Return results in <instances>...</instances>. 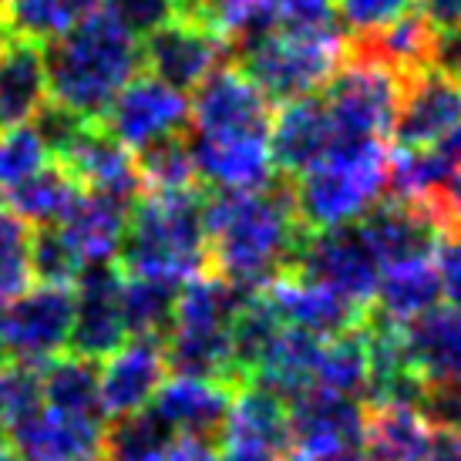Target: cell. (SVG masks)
I'll use <instances>...</instances> for the list:
<instances>
[{
    "label": "cell",
    "mask_w": 461,
    "mask_h": 461,
    "mask_svg": "<svg viewBox=\"0 0 461 461\" xmlns=\"http://www.w3.org/2000/svg\"><path fill=\"white\" fill-rule=\"evenodd\" d=\"M307 232L296 216L294 185L286 176L263 189L205 199L209 263L243 294H257L269 280L290 273Z\"/></svg>",
    "instance_id": "obj_1"
},
{
    "label": "cell",
    "mask_w": 461,
    "mask_h": 461,
    "mask_svg": "<svg viewBox=\"0 0 461 461\" xmlns=\"http://www.w3.org/2000/svg\"><path fill=\"white\" fill-rule=\"evenodd\" d=\"M48 95L88 122H102L108 104L139 75L141 44L112 7H95L58 38L44 41Z\"/></svg>",
    "instance_id": "obj_2"
},
{
    "label": "cell",
    "mask_w": 461,
    "mask_h": 461,
    "mask_svg": "<svg viewBox=\"0 0 461 461\" xmlns=\"http://www.w3.org/2000/svg\"><path fill=\"white\" fill-rule=\"evenodd\" d=\"M118 259L135 276H158L172 283L203 273L209 263L203 189L149 193L139 199L131 205Z\"/></svg>",
    "instance_id": "obj_3"
},
{
    "label": "cell",
    "mask_w": 461,
    "mask_h": 461,
    "mask_svg": "<svg viewBox=\"0 0 461 461\" xmlns=\"http://www.w3.org/2000/svg\"><path fill=\"white\" fill-rule=\"evenodd\" d=\"M246 296L249 294L236 290L219 273H195L182 280L172 330L166 337V360L172 374L243 387L232 364V321Z\"/></svg>",
    "instance_id": "obj_4"
},
{
    "label": "cell",
    "mask_w": 461,
    "mask_h": 461,
    "mask_svg": "<svg viewBox=\"0 0 461 461\" xmlns=\"http://www.w3.org/2000/svg\"><path fill=\"white\" fill-rule=\"evenodd\" d=\"M387 158L384 141H347L333 139L330 152L317 166L290 179L300 222L313 230H330L357 222L367 209L381 203L387 189Z\"/></svg>",
    "instance_id": "obj_5"
},
{
    "label": "cell",
    "mask_w": 461,
    "mask_h": 461,
    "mask_svg": "<svg viewBox=\"0 0 461 461\" xmlns=\"http://www.w3.org/2000/svg\"><path fill=\"white\" fill-rule=\"evenodd\" d=\"M240 65L269 102L317 91L344 65L340 31H269L240 48Z\"/></svg>",
    "instance_id": "obj_6"
},
{
    "label": "cell",
    "mask_w": 461,
    "mask_h": 461,
    "mask_svg": "<svg viewBox=\"0 0 461 461\" xmlns=\"http://www.w3.org/2000/svg\"><path fill=\"white\" fill-rule=\"evenodd\" d=\"M404 77L391 68L344 51V65L327 81L323 104L330 112L333 135L347 141H384L391 135Z\"/></svg>",
    "instance_id": "obj_7"
},
{
    "label": "cell",
    "mask_w": 461,
    "mask_h": 461,
    "mask_svg": "<svg viewBox=\"0 0 461 461\" xmlns=\"http://www.w3.org/2000/svg\"><path fill=\"white\" fill-rule=\"evenodd\" d=\"M290 273L323 283L347 300H354L357 307H367L374 300L377 280H381V263L357 222H347V226L307 232Z\"/></svg>",
    "instance_id": "obj_8"
},
{
    "label": "cell",
    "mask_w": 461,
    "mask_h": 461,
    "mask_svg": "<svg viewBox=\"0 0 461 461\" xmlns=\"http://www.w3.org/2000/svg\"><path fill=\"white\" fill-rule=\"evenodd\" d=\"M230 54L232 44L216 27L185 11L152 31L141 44V61L152 68V75L179 91L199 88L212 71L226 68Z\"/></svg>",
    "instance_id": "obj_9"
},
{
    "label": "cell",
    "mask_w": 461,
    "mask_h": 461,
    "mask_svg": "<svg viewBox=\"0 0 461 461\" xmlns=\"http://www.w3.org/2000/svg\"><path fill=\"white\" fill-rule=\"evenodd\" d=\"M75 296L68 286L41 283L34 290L17 294L0 313V330L7 354L24 364H48L71 340Z\"/></svg>",
    "instance_id": "obj_10"
},
{
    "label": "cell",
    "mask_w": 461,
    "mask_h": 461,
    "mask_svg": "<svg viewBox=\"0 0 461 461\" xmlns=\"http://www.w3.org/2000/svg\"><path fill=\"white\" fill-rule=\"evenodd\" d=\"M189 98L185 91L166 85L155 75H135L115 95L102 115V125L115 135L129 152H141L145 145L168 139L189 125Z\"/></svg>",
    "instance_id": "obj_11"
},
{
    "label": "cell",
    "mask_w": 461,
    "mask_h": 461,
    "mask_svg": "<svg viewBox=\"0 0 461 461\" xmlns=\"http://www.w3.org/2000/svg\"><path fill=\"white\" fill-rule=\"evenodd\" d=\"M189 125L195 135H269L273 102L243 68H219L195 88Z\"/></svg>",
    "instance_id": "obj_12"
},
{
    "label": "cell",
    "mask_w": 461,
    "mask_h": 461,
    "mask_svg": "<svg viewBox=\"0 0 461 461\" xmlns=\"http://www.w3.org/2000/svg\"><path fill=\"white\" fill-rule=\"evenodd\" d=\"M461 129V81L428 65L404 77L394 115L397 149H424Z\"/></svg>",
    "instance_id": "obj_13"
},
{
    "label": "cell",
    "mask_w": 461,
    "mask_h": 461,
    "mask_svg": "<svg viewBox=\"0 0 461 461\" xmlns=\"http://www.w3.org/2000/svg\"><path fill=\"white\" fill-rule=\"evenodd\" d=\"M257 296L273 310V317L283 327L307 330L321 340L354 330L364 317V310H367L340 296L330 286H323V283L300 276V273H283L276 280H269L263 290H257Z\"/></svg>",
    "instance_id": "obj_14"
},
{
    "label": "cell",
    "mask_w": 461,
    "mask_h": 461,
    "mask_svg": "<svg viewBox=\"0 0 461 461\" xmlns=\"http://www.w3.org/2000/svg\"><path fill=\"white\" fill-rule=\"evenodd\" d=\"M125 313H122V273L112 263L85 267L77 276L75 321H71V354L104 360L125 344Z\"/></svg>",
    "instance_id": "obj_15"
},
{
    "label": "cell",
    "mask_w": 461,
    "mask_h": 461,
    "mask_svg": "<svg viewBox=\"0 0 461 461\" xmlns=\"http://www.w3.org/2000/svg\"><path fill=\"white\" fill-rule=\"evenodd\" d=\"M58 162L75 176V182L88 193L115 195L122 203L135 205L145 193L135 155L104 129L102 122H85L71 145L58 155Z\"/></svg>",
    "instance_id": "obj_16"
},
{
    "label": "cell",
    "mask_w": 461,
    "mask_h": 461,
    "mask_svg": "<svg viewBox=\"0 0 461 461\" xmlns=\"http://www.w3.org/2000/svg\"><path fill=\"white\" fill-rule=\"evenodd\" d=\"M199 182L219 193H246L273 182L269 135H195L189 131Z\"/></svg>",
    "instance_id": "obj_17"
},
{
    "label": "cell",
    "mask_w": 461,
    "mask_h": 461,
    "mask_svg": "<svg viewBox=\"0 0 461 461\" xmlns=\"http://www.w3.org/2000/svg\"><path fill=\"white\" fill-rule=\"evenodd\" d=\"M367 408L357 397L333 394L313 387L307 394L290 401V455H313V451L360 445L364 441Z\"/></svg>",
    "instance_id": "obj_18"
},
{
    "label": "cell",
    "mask_w": 461,
    "mask_h": 461,
    "mask_svg": "<svg viewBox=\"0 0 461 461\" xmlns=\"http://www.w3.org/2000/svg\"><path fill=\"white\" fill-rule=\"evenodd\" d=\"M168 360L162 340H125L104 357V367L98 371V391L102 408L108 418H122L131 411H141L152 404L158 387L166 381Z\"/></svg>",
    "instance_id": "obj_19"
},
{
    "label": "cell",
    "mask_w": 461,
    "mask_h": 461,
    "mask_svg": "<svg viewBox=\"0 0 461 461\" xmlns=\"http://www.w3.org/2000/svg\"><path fill=\"white\" fill-rule=\"evenodd\" d=\"M333 122L321 95H303L280 104L269 125V149L273 166L286 179H294L310 166H317L333 145Z\"/></svg>",
    "instance_id": "obj_20"
},
{
    "label": "cell",
    "mask_w": 461,
    "mask_h": 461,
    "mask_svg": "<svg viewBox=\"0 0 461 461\" xmlns=\"http://www.w3.org/2000/svg\"><path fill=\"white\" fill-rule=\"evenodd\" d=\"M232 384L209 381V377H185L176 374L162 381L158 394L152 397V408L162 414V421L179 438H203L212 441L222 435L232 404Z\"/></svg>",
    "instance_id": "obj_21"
},
{
    "label": "cell",
    "mask_w": 461,
    "mask_h": 461,
    "mask_svg": "<svg viewBox=\"0 0 461 461\" xmlns=\"http://www.w3.org/2000/svg\"><path fill=\"white\" fill-rule=\"evenodd\" d=\"M357 226L381 269L408 263V259L435 257L438 243H441V230L435 226V219L428 216V209L418 203H401V199L377 203L357 219Z\"/></svg>",
    "instance_id": "obj_22"
},
{
    "label": "cell",
    "mask_w": 461,
    "mask_h": 461,
    "mask_svg": "<svg viewBox=\"0 0 461 461\" xmlns=\"http://www.w3.org/2000/svg\"><path fill=\"white\" fill-rule=\"evenodd\" d=\"M102 435L104 424L38 408L27 421L7 431V445L21 461H102Z\"/></svg>",
    "instance_id": "obj_23"
},
{
    "label": "cell",
    "mask_w": 461,
    "mask_h": 461,
    "mask_svg": "<svg viewBox=\"0 0 461 461\" xmlns=\"http://www.w3.org/2000/svg\"><path fill=\"white\" fill-rule=\"evenodd\" d=\"M404 354L421 384H461V307H431L401 327Z\"/></svg>",
    "instance_id": "obj_24"
},
{
    "label": "cell",
    "mask_w": 461,
    "mask_h": 461,
    "mask_svg": "<svg viewBox=\"0 0 461 461\" xmlns=\"http://www.w3.org/2000/svg\"><path fill=\"white\" fill-rule=\"evenodd\" d=\"M131 205L104 193H88L81 189L77 203L71 205L58 230L65 236V243L75 249L81 267H102L122 253V240L129 230Z\"/></svg>",
    "instance_id": "obj_25"
},
{
    "label": "cell",
    "mask_w": 461,
    "mask_h": 461,
    "mask_svg": "<svg viewBox=\"0 0 461 461\" xmlns=\"http://www.w3.org/2000/svg\"><path fill=\"white\" fill-rule=\"evenodd\" d=\"M48 102L44 54L34 41L14 38L0 48V131L34 122Z\"/></svg>",
    "instance_id": "obj_26"
},
{
    "label": "cell",
    "mask_w": 461,
    "mask_h": 461,
    "mask_svg": "<svg viewBox=\"0 0 461 461\" xmlns=\"http://www.w3.org/2000/svg\"><path fill=\"white\" fill-rule=\"evenodd\" d=\"M441 296L445 294H441V276H438L435 257H421L381 269L371 310L377 317L404 327L414 317H421L424 310L438 307Z\"/></svg>",
    "instance_id": "obj_27"
},
{
    "label": "cell",
    "mask_w": 461,
    "mask_h": 461,
    "mask_svg": "<svg viewBox=\"0 0 461 461\" xmlns=\"http://www.w3.org/2000/svg\"><path fill=\"white\" fill-rule=\"evenodd\" d=\"M222 438L230 445L283 451L290 445V404L259 384L236 387Z\"/></svg>",
    "instance_id": "obj_28"
},
{
    "label": "cell",
    "mask_w": 461,
    "mask_h": 461,
    "mask_svg": "<svg viewBox=\"0 0 461 461\" xmlns=\"http://www.w3.org/2000/svg\"><path fill=\"white\" fill-rule=\"evenodd\" d=\"M438 34L421 21V14H404L394 24L350 38L347 54L350 58H364V61H377V65L391 68L394 75L408 77L414 71L431 65Z\"/></svg>",
    "instance_id": "obj_29"
},
{
    "label": "cell",
    "mask_w": 461,
    "mask_h": 461,
    "mask_svg": "<svg viewBox=\"0 0 461 461\" xmlns=\"http://www.w3.org/2000/svg\"><path fill=\"white\" fill-rule=\"evenodd\" d=\"M431 431V421L414 404H374L360 445L367 461H424Z\"/></svg>",
    "instance_id": "obj_30"
},
{
    "label": "cell",
    "mask_w": 461,
    "mask_h": 461,
    "mask_svg": "<svg viewBox=\"0 0 461 461\" xmlns=\"http://www.w3.org/2000/svg\"><path fill=\"white\" fill-rule=\"evenodd\" d=\"M41 391H44V408L61 411L68 418H81L91 424H104L108 418L98 391V367L88 357L58 354L48 364H41Z\"/></svg>",
    "instance_id": "obj_31"
},
{
    "label": "cell",
    "mask_w": 461,
    "mask_h": 461,
    "mask_svg": "<svg viewBox=\"0 0 461 461\" xmlns=\"http://www.w3.org/2000/svg\"><path fill=\"white\" fill-rule=\"evenodd\" d=\"M77 195H81V185L75 182V176L61 162H48L31 179L14 185L7 199H11V209L24 219L27 226L41 230V226H58L71 212Z\"/></svg>",
    "instance_id": "obj_32"
},
{
    "label": "cell",
    "mask_w": 461,
    "mask_h": 461,
    "mask_svg": "<svg viewBox=\"0 0 461 461\" xmlns=\"http://www.w3.org/2000/svg\"><path fill=\"white\" fill-rule=\"evenodd\" d=\"M176 296H179V283L129 273V280H122L125 330L131 337L166 344L168 330H172V317H176Z\"/></svg>",
    "instance_id": "obj_33"
},
{
    "label": "cell",
    "mask_w": 461,
    "mask_h": 461,
    "mask_svg": "<svg viewBox=\"0 0 461 461\" xmlns=\"http://www.w3.org/2000/svg\"><path fill=\"white\" fill-rule=\"evenodd\" d=\"M367 377H371V360H367V337L360 323L354 330L323 340L321 360L313 371V387L360 401L367 394Z\"/></svg>",
    "instance_id": "obj_34"
},
{
    "label": "cell",
    "mask_w": 461,
    "mask_h": 461,
    "mask_svg": "<svg viewBox=\"0 0 461 461\" xmlns=\"http://www.w3.org/2000/svg\"><path fill=\"white\" fill-rule=\"evenodd\" d=\"M176 438L179 435L149 404L141 411L122 414L112 421V428H104L102 461H158Z\"/></svg>",
    "instance_id": "obj_35"
},
{
    "label": "cell",
    "mask_w": 461,
    "mask_h": 461,
    "mask_svg": "<svg viewBox=\"0 0 461 461\" xmlns=\"http://www.w3.org/2000/svg\"><path fill=\"white\" fill-rule=\"evenodd\" d=\"M141 172V185L149 193H185V189H199V172H195L193 145L185 131H176L168 139H158L135 152Z\"/></svg>",
    "instance_id": "obj_36"
},
{
    "label": "cell",
    "mask_w": 461,
    "mask_h": 461,
    "mask_svg": "<svg viewBox=\"0 0 461 461\" xmlns=\"http://www.w3.org/2000/svg\"><path fill=\"white\" fill-rule=\"evenodd\" d=\"M98 4L102 0H7L4 14L14 38L44 44L75 24L77 17L95 11Z\"/></svg>",
    "instance_id": "obj_37"
},
{
    "label": "cell",
    "mask_w": 461,
    "mask_h": 461,
    "mask_svg": "<svg viewBox=\"0 0 461 461\" xmlns=\"http://www.w3.org/2000/svg\"><path fill=\"white\" fill-rule=\"evenodd\" d=\"M31 240L34 232L11 205L0 209V303H11L31 283Z\"/></svg>",
    "instance_id": "obj_38"
},
{
    "label": "cell",
    "mask_w": 461,
    "mask_h": 461,
    "mask_svg": "<svg viewBox=\"0 0 461 461\" xmlns=\"http://www.w3.org/2000/svg\"><path fill=\"white\" fill-rule=\"evenodd\" d=\"M38 408H44L41 391V364L14 360L0 371V431L7 435L21 421H27Z\"/></svg>",
    "instance_id": "obj_39"
},
{
    "label": "cell",
    "mask_w": 461,
    "mask_h": 461,
    "mask_svg": "<svg viewBox=\"0 0 461 461\" xmlns=\"http://www.w3.org/2000/svg\"><path fill=\"white\" fill-rule=\"evenodd\" d=\"M48 162H51V152L34 125L0 131V193H11L14 185L31 179Z\"/></svg>",
    "instance_id": "obj_40"
},
{
    "label": "cell",
    "mask_w": 461,
    "mask_h": 461,
    "mask_svg": "<svg viewBox=\"0 0 461 461\" xmlns=\"http://www.w3.org/2000/svg\"><path fill=\"white\" fill-rule=\"evenodd\" d=\"M31 273L41 283L68 286V283H77L85 267L75 257V249L65 243V236H61L58 226H41L34 232V240H31Z\"/></svg>",
    "instance_id": "obj_41"
},
{
    "label": "cell",
    "mask_w": 461,
    "mask_h": 461,
    "mask_svg": "<svg viewBox=\"0 0 461 461\" xmlns=\"http://www.w3.org/2000/svg\"><path fill=\"white\" fill-rule=\"evenodd\" d=\"M411 4L414 0H337V17L354 38H360L411 14Z\"/></svg>",
    "instance_id": "obj_42"
},
{
    "label": "cell",
    "mask_w": 461,
    "mask_h": 461,
    "mask_svg": "<svg viewBox=\"0 0 461 461\" xmlns=\"http://www.w3.org/2000/svg\"><path fill=\"white\" fill-rule=\"evenodd\" d=\"M108 7L135 38H149L152 31L179 17L182 0H112Z\"/></svg>",
    "instance_id": "obj_43"
},
{
    "label": "cell",
    "mask_w": 461,
    "mask_h": 461,
    "mask_svg": "<svg viewBox=\"0 0 461 461\" xmlns=\"http://www.w3.org/2000/svg\"><path fill=\"white\" fill-rule=\"evenodd\" d=\"M418 205L428 209V216L435 219L441 236H458L461 240V166L451 172V179L428 203H418Z\"/></svg>",
    "instance_id": "obj_44"
},
{
    "label": "cell",
    "mask_w": 461,
    "mask_h": 461,
    "mask_svg": "<svg viewBox=\"0 0 461 461\" xmlns=\"http://www.w3.org/2000/svg\"><path fill=\"white\" fill-rule=\"evenodd\" d=\"M438 276H441V294L448 296L455 307H461V240L445 236V243L435 249Z\"/></svg>",
    "instance_id": "obj_45"
},
{
    "label": "cell",
    "mask_w": 461,
    "mask_h": 461,
    "mask_svg": "<svg viewBox=\"0 0 461 461\" xmlns=\"http://www.w3.org/2000/svg\"><path fill=\"white\" fill-rule=\"evenodd\" d=\"M421 21L435 34H448L461 27V0H414Z\"/></svg>",
    "instance_id": "obj_46"
},
{
    "label": "cell",
    "mask_w": 461,
    "mask_h": 461,
    "mask_svg": "<svg viewBox=\"0 0 461 461\" xmlns=\"http://www.w3.org/2000/svg\"><path fill=\"white\" fill-rule=\"evenodd\" d=\"M431 65L441 68V71L451 75L455 81H461V27L458 31H448V34H438Z\"/></svg>",
    "instance_id": "obj_47"
},
{
    "label": "cell",
    "mask_w": 461,
    "mask_h": 461,
    "mask_svg": "<svg viewBox=\"0 0 461 461\" xmlns=\"http://www.w3.org/2000/svg\"><path fill=\"white\" fill-rule=\"evenodd\" d=\"M158 461H219L216 445L203 438H176Z\"/></svg>",
    "instance_id": "obj_48"
},
{
    "label": "cell",
    "mask_w": 461,
    "mask_h": 461,
    "mask_svg": "<svg viewBox=\"0 0 461 461\" xmlns=\"http://www.w3.org/2000/svg\"><path fill=\"white\" fill-rule=\"evenodd\" d=\"M424 461H461V424L435 428L431 431V445H428V458Z\"/></svg>",
    "instance_id": "obj_49"
},
{
    "label": "cell",
    "mask_w": 461,
    "mask_h": 461,
    "mask_svg": "<svg viewBox=\"0 0 461 461\" xmlns=\"http://www.w3.org/2000/svg\"><path fill=\"white\" fill-rule=\"evenodd\" d=\"M290 461H367L364 445H340V448L313 451V455H290Z\"/></svg>",
    "instance_id": "obj_50"
},
{
    "label": "cell",
    "mask_w": 461,
    "mask_h": 461,
    "mask_svg": "<svg viewBox=\"0 0 461 461\" xmlns=\"http://www.w3.org/2000/svg\"><path fill=\"white\" fill-rule=\"evenodd\" d=\"M219 461H280V455L269 448H253V445H230V451Z\"/></svg>",
    "instance_id": "obj_51"
},
{
    "label": "cell",
    "mask_w": 461,
    "mask_h": 461,
    "mask_svg": "<svg viewBox=\"0 0 461 461\" xmlns=\"http://www.w3.org/2000/svg\"><path fill=\"white\" fill-rule=\"evenodd\" d=\"M0 461H21L17 455H14V448L7 445V441H0Z\"/></svg>",
    "instance_id": "obj_52"
},
{
    "label": "cell",
    "mask_w": 461,
    "mask_h": 461,
    "mask_svg": "<svg viewBox=\"0 0 461 461\" xmlns=\"http://www.w3.org/2000/svg\"><path fill=\"white\" fill-rule=\"evenodd\" d=\"M7 367V344H4V330H0V371Z\"/></svg>",
    "instance_id": "obj_53"
},
{
    "label": "cell",
    "mask_w": 461,
    "mask_h": 461,
    "mask_svg": "<svg viewBox=\"0 0 461 461\" xmlns=\"http://www.w3.org/2000/svg\"><path fill=\"white\" fill-rule=\"evenodd\" d=\"M4 41H7V38H4V27H0V48H4Z\"/></svg>",
    "instance_id": "obj_54"
},
{
    "label": "cell",
    "mask_w": 461,
    "mask_h": 461,
    "mask_svg": "<svg viewBox=\"0 0 461 461\" xmlns=\"http://www.w3.org/2000/svg\"><path fill=\"white\" fill-rule=\"evenodd\" d=\"M4 7H7V0H0V14H4Z\"/></svg>",
    "instance_id": "obj_55"
}]
</instances>
